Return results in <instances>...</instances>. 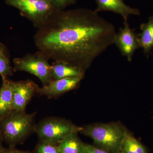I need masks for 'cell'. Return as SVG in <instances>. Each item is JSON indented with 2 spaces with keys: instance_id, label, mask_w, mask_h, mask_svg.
<instances>
[{
  "instance_id": "obj_6",
  "label": "cell",
  "mask_w": 153,
  "mask_h": 153,
  "mask_svg": "<svg viewBox=\"0 0 153 153\" xmlns=\"http://www.w3.org/2000/svg\"><path fill=\"white\" fill-rule=\"evenodd\" d=\"M48 59L41 52L28 53L22 57L13 60L14 72L25 71L35 75L40 79L43 85L53 81L51 75V65Z\"/></svg>"
},
{
  "instance_id": "obj_22",
  "label": "cell",
  "mask_w": 153,
  "mask_h": 153,
  "mask_svg": "<svg viewBox=\"0 0 153 153\" xmlns=\"http://www.w3.org/2000/svg\"><path fill=\"white\" fill-rule=\"evenodd\" d=\"M3 142H4V140H3L1 131V128H0V150H1L3 148H4L3 146Z\"/></svg>"
},
{
  "instance_id": "obj_19",
  "label": "cell",
  "mask_w": 153,
  "mask_h": 153,
  "mask_svg": "<svg viewBox=\"0 0 153 153\" xmlns=\"http://www.w3.org/2000/svg\"><path fill=\"white\" fill-rule=\"evenodd\" d=\"M84 153H109L95 146L84 143Z\"/></svg>"
},
{
  "instance_id": "obj_3",
  "label": "cell",
  "mask_w": 153,
  "mask_h": 153,
  "mask_svg": "<svg viewBox=\"0 0 153 153\" xmlns=\"http://www.w3.org/2000/svg\"><path fill=\"white\" fill-rule=\"evenodd\" d=\"M119 123H96L82 127L79 133L93 140L97 146L109 153H118L127 133Z\"/></svg>"
},
{
  "instance_id": "obj_7",
  "label": "cell",
  "mask_w": 153,
  "mask_h": 153,
  "mask_svg": "<svg viewBox=\"0 0 153 153\" xmlns=\"http://www.w3.org/2000/svg\"><path fill=\"white\" fill-rule=\"evenodd\" d=\"M13 110L25 111L33 97L38 94L40 87L30 79L14 81L11 80Z\"/></svg>"
},
{
  "instance_id": "obj_4",
  "label": "cell",
  "mask_w": 153,
  "mask_h": 153,
  "mask_svg": "<svg viewBox=\"0 0 153 153\" xmlns=\"http://www.w3.org/2000/svg\"><path fill=\"white\" fill-rule=\"evenodd\" d=\"M81 128L63 118L49 117L36 124L35 133L40 141L58 145L69 134L79 133Z\"/></svg>"
},
{
  "instance_id": "obj_18",
  "label": "cell",
  "mask_w": 153,
  "mask_h": 153,
  "mask_svg": "<svg viewBox=\"0 0 153 153\" xmlns=\"http://www.w3.org/2000/svg\"><path fill=\"white\" fill-rule=\"evenodd\" d=\"M57 10H63L68 6L74 4L76 0H52Z\"/></svg>"
},
{
  "instance_id": "obj_13",
  "label": "cell",
  "mask_w": 153,
  "mask_h": 153,
  "mask_svg": "<svg viewBox=\"0 0 153 153\" xmlns=\"http://www.w3.org/2000/svg\"><path fill=\"white\" fill-rule=\"evenodd\" d=\"M141 33L138 34L140 48H142L146 55H148L153 49V16L149 17L147 23L140 26Z\"/></svg>"
},
{
  "instance_id": "obj_9",
  "label": "cell",
  "mask_w": 153,
  "mask_h": 153,
  "mask_svg": "<svg viewBox=\"0 0 153 153\" xmlns=\"http://www.w3.org/2000/svg\"><path fill=\"white\" fill-rule=\"evenodd\" d=\"M83 78L82 77H74L53 80L48 85L40 87L38 94L49 98H57L63 94L75 89Z\"/></svg>"
},
{
  "instance_id": "obj_20",
  "label": "cell",
  "mask_w": 153,
  "mask_h": 153,
  "mask_svg": "<svg viewBox=\"0 0 153 153\" xmlns=\"http://www.w3.org/2000/svg\"><path fill=\"white\" fill-rule=\"evenodd\" d=\"M0 153H33L28 151L21 150L15 148H3L0 150Z\"/></svg>"
},
{
  "instance_id": "obj_8",
  "label": "cell",
  "mask_w": 153,
  "mask_h": 153,
  "mask_svg": "<svg viewBox=\"0 0 153 153\" xmlns=\"http://www.w3.org/2000/svg\"><path fill=\"white\" fill-rule=\"evenodd\" d=\"M114 44L129 61H131L135 51L140 48L138 36L128 22H124V27L117 33Z\"/></svg>"
},
{
  "instance_id": "obj_15",
  "label": "cell",
  "mask_w": 153,
  "mask_h": 153,
  "mask_svg": "<svg viewBox=\"0 0 153 153\" xmlns=\"http://www.w3.org/2000/svg\"><path fill=\"white\" fill-rule=\"evenodd\" d=\"M121 151L124 153H148L144 146L128 131Z\"/></svg>"
},
{
  "instance_id": "obj_2",
  "label": "cell",
  "mask_w": 153,
  "mask_h": 153,
  "mask_svg": "<svg viewBox=\"0 0 153 153\" xmlns=\"http://www.w3.org/2000/svg\"><path fill=\"white\" fill-rule=\"evenodd\" d=\"M37 112L27 114L26 111L13 110L0 121V128L4 141L9 147L25 142L28 137L35 133V118Z\"/></svg>"
},
{
  "instance_id": "obj_14",
  "label": "cell",
  "mask_w": 153,
  "mask_h": 153,
  "mask_svg": "<svg viewBox=\"0 0 153 153\" xmlns=\"http://www.w3.org/2000/svg\"><path fill=\"white\" fill-rule=\"evenodd\" d=\"M77 133L69 134L58 144L61 153H84V143L81 141Z\"/></svg>"
},
{
  "instance_id": "obj_23",
  "label": "cell",
  "mask_w": 153,
  "mask_h": 153,
  "mask_svg": "<svg viewBox=\"0 0 153 153\" xmlns=\"http://www.w3.org/2000/svg\"><path fill=\"white\" fill-rule=\"evenodd\" d=\"M118 153H124L123 152H122V151H121L120 152H119Z\"/></svg>"
},
{
  "instance_id": "obj_5",
  "label": "cell",
  "mask_w": 153,
  "mask_h": 153,
  "mask_svg": "<svg viewBox=\"0 0 153 153\" xmlns=\"http://www.w3.org/2000/svg\"><path fill=\"white\" fill-rule=\"evenodd\" d=\"M6 3L18 9L38 29L57 10L52 0H6Z\"/></svg>"
},
{
  "instance_id": "obj_16",
  "label": "cell",
  "mask_w": 153,
  "mask_h": 153,
  "mask_svg": "<svg viewBox=\"0 0 153 153\" xmlns=\"http://www.w3.org/2000/svg\"><path fill=\"white\" fill-rule=\"evenodd\" d=\"M33 153H61L58 145L40 141Z\"/></svg>"
},
{
  "instance_id": "obj_21",
  "label": "cell",
  "mask_w": 153,
  "mask_h": 153,
  "mask_svg": "<svg viewBox=\"0 0 153 153\" xmlns=\"http://www.w3.org/2000/svg\"><path fill=\"white\" fill-rule=\"evenodd\" d=\"M0 55H7L5 46L0 42Z\"/></svg>"
},
{
  "instance_id": "obj_12",
  "label": "cell",
  "mask_w": 153,
  "mask_h": 153,
  "mask_svg": "<svg viewBox=\"0 0 153 153\" xmlns=\"http://www.w3.org/2000/svg\"><path fill=\"white\" fill-rule=\"evenodd\" d=\"M2 85L0 89V121L13 111V95L11 80L7 77H1Z\"/></svg>"
},
{
  "instance_id": "obj_24",
  "label": "cell",
  "mask_w": 153,
  "mask_h": 153,
  "mask_svg": "<svg viewBox=\"0 0 153 153\" xmlns=\"http://www.w3.org/2000/svg\"><path fill=\"white\" fill-rule=\"evenodd\" d=\"M1 86H0V89H1Z\"/></svg>"
},
{
  "instance_id": "obj_17",
  "label": "cell",
  "mask_w": 153,
  "mask_h": 153,
  "mask_svg": "<svg viewBox=\"0 0 153 153\" xmlns=\"http://www.w3.org/2000/svg\"><path fill=\"white\" fill-rule=\"evenodd\" d=\"M13 67L11 66L7 55H0V75L1 77H8L13 74Z\"/></svg>"
},
{
  "instance_id": "obj_10",
  "label": "cell",
  "mask_w": 153,
  "mask_h": 153,
  "mask_svg": "<svg viewBox=\"0 0 153 153\" xmlns=\"http://www.w3.org/2000/svg\"><path fill=\"white\" fill-rule=\"evenodd\" d=\"M97 7L95 11L98 13L100 11H111L120 15L123 18L124 22H128L131 15L139 16L138 9L133 8L126 4L123 0H95Z\"/></svg>"
},
{
  "instance_id": "obj_1",
  "label": "cell",
  "mask_w": 153,
  "mask_h": 153,
  "mask_svg": "<svg viewBox=\"0 0 153 153\" xmlns=\"http://www.w3.org/2000/svg\"><path fill=\"white\" fill-rule=\"evenodd\" d=\"M114 25L95 11L56 10L38 28L34 37L38 51L48 60L86 71L93 61L114 44Z\"/></svg>"
},
{
  "instance_id": "obj_11",
  "label": "cell",
  "mask_w": 153,
  "mask_h": 153,
  "mask_svg": "<svg viewBox=\"0 0 153 153\" xmlns=\"http://www.w3.org/2000/svg\"><path fill=\"white\" fill-rule=\"evenodd\" d=\"M51 75L53 80L69 77H82L85 71L78 67L63 62L54 61L51 65Z\"/></svg>"
}]
</instances>
